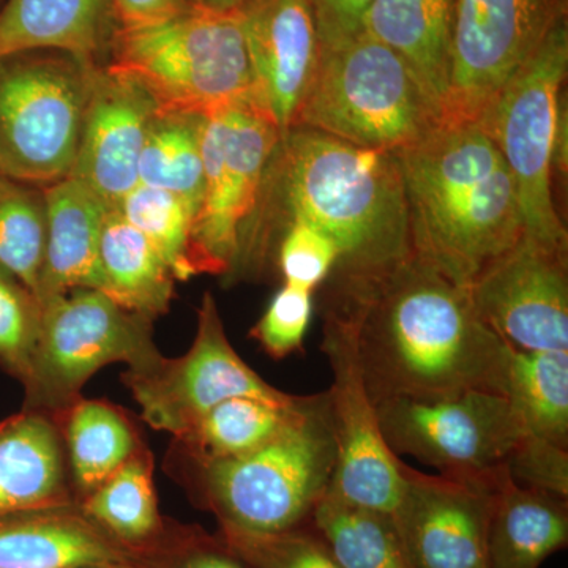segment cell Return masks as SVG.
I'll return each mask as SVG.
<instances>
[{
    "instance_id": "7402d4cb",
    "label": "cell",
    "mask_w": 568,
    "mask_h": 568,
    "mask_svg": "<svg viewBox=\"0 0 568 568\" xmlns=\"http://www.w3.org/2000/svg\"><path fill=\"white\" fill-rule=\"evenodd\" d=\"M71 503L78 500L58 422L26 409L0 422V518Z\"/></svg>"
},
{
    "instance_id": "60d3db41",
    "label": "cell",
    "mask_w": 568,
    "mask_h": 568,
    "mask_svg": "<svg viewBox=\"0 0 568 568\" xmlns=\"http://www.w3.org/2000/svg\"><path fill=\"white\" fill-rule=\"evenodd\" d=\"M193 6V0H112L118 31H134L160 24Z\"/></svg>"
},
{
    "instance_id": "ac0fdd59",
    "label": "cell",
    "mask_w": 568,
    "mask_h": 568,
    "mask_svg": "<svg viewBox=\"0 0 568 568\" xmlns=\"http://www.w3.org/2000/svg\"><path fill=\"white\" fill-rule=\"evenodd\" d=\"M254 97L280 133L293 129L320 58L308 0H252L241 10Z\"/></svg>"
},
{
    "instance_id": "d6a6232c",
    "label": "cell",
    "mask_w": 568,
    "mask_h": 568,
    "mask_svg": "<svg viewBox=\"0 0 568 568\" xmlns=\"http://www.w3.org/2000/svg\"><path fill=\"white\" fill-rule=\"evenodd\" d=\"M119 212L163 257L175 280L196 276L190 252L193 212L182 197L152 186H136L123 197Z\"/></svg>"
},
{
    "instance_id": "7a4b0ae2",
    "label": "cell",
    "mask_w": 568,
    "mask_h": 568,
    "mask_svg": "<svg viewBox=\"0 0 568 568\" xmlns=\"http://www.w3.org/2000/svg\"><path fill=\"white\" fill-rule=\"evenodd\" d=\"M353 323L373 403L488 392L506 396L511 349L477 315L469 290L416 254L372 278L331 283Z\"/></svg>"
},
{
    "instance_id": "44dd1931",
    "label": "cell",
    "mask_w": 568,
    "mask_h": 568,
    "mask_svg": "<svg viewBox=\"0 0 568 568\" xmlns=\"http://www.w3.org/2000/svg\"><path fill=\"white\" fill-rule=\"evenodd\" d=\"M115 32L112 0H7L0 10V58L61 51L102 67Z\"/></svg>"
},
{
    "instance_id": "8992f818",
    "label": "cell",
    "mask_w": 568,
    "mask_h": 568,
    "mask_svg": "<svg viewBox=\"0 0 568 568\" xmlns=\"http://www.w3.org/2000/svg\"><path fill=\"white\" fill-rule=\"evenodd\" d=\"M443 114L405 61L362 32L321 50L294 126L399 153L443 125Z\"/></svg>"
},
{
    "instance_id": "4fadbf2b",
    "label": "cell",
    "mask_w": 568,
    "mask_h": 568,
    "mask_svg": "<svg viewBox=\"0 0 568 568\" xmlns=\"http://www.w3.org/2000/svg\"><path fill=\"white\" fill-rule=\"evenodd\" d=\"M321 349L332 373L327 398L336 452L328 493L354 506L392 515L405 488L403 458L388 448L381 433L376 405L358 361L353 323L328 301Z\"/></svg>"
},
{
    "instance_id": "8d00e7d4",
    "label": "cell",
    "mask_w": 568,
    "mask_h": 568,
    "mask_svg": "<svg viewBox=\"0 0 568 568\" xmlns=\"http://www.w3.org/2000/svg\"><path fill=\"white\" fill-rule=\"evenodd\" d=\"M275 260L284 284L315 293L334 272L338 253L335 245L313 227L293 223L280 235Z\"/></svg>"
},
{
    "instance_id": "8fae6325",
    "label": "cell",
    "mask_w": 568,
    "mask_h": 568,
    "mask_svg": "<svg viewBox=\"0 0 568 568\" xmlns=\"http://www.w3.org/2000/svg\"><path fill=\"white\" fill-rule=\"evenodd\" d=\"M280 136L272 119L253 103L205 119L204 193L190 234L196 275L230 274Z\"/></svg>"
},
{
    "instance_id": "e575fe53",
    "label": "cell",
    "mask_w": 568,
    "mask_h": 568,
    "mask_svg": "<svg viewBox=\"0 0 568 568\" xmlns=\"http://www.w3.org/2000/svg\"><path fill=\"white\" fill-rule=\"evenodd\" d=\"M41 302L17 275L0 267V368L24 384L39 345Z\"/></svg>"
},
{
    "instance_id": "52a82bcc",
    "label": "cell",
    "mask_w": 568,
    "mask_h": 568,
    "mask_svg": "<svg viewBox=\"0 0 568 568\" xmlns=\"http://www.w3.org/2000/svg\"><path fill=\"white\" fill-rule=\"evenodd\" d=\"M568 26L560 24L497 97L478 125L504 156L517 186L525 235L567 250L568 235L552 194L555 168L566 171Z\"/></svg>"
},
{
    "instance_id": "4dcf8cb0",
    "label": "cell",
    "mask_w": 568,
    "mask_h": 568,
    "mask_svg": "<svg viewBox=\"0 0 568 568\" xmlns=\"http://www.w3.org/2000/svg\"><path fill=\"white\" fill-rule=\"evenodd\" d=\"M506 398L525 435L568 448V351L511 349Z\"/></svg>"
},
{
    "instance_id": "ab89813d",
    "label": "cell",
    "mask_w": 568,
    "mask_h": 568,
    "mask_svg": "<svg viewBox=\"0 0 568 568\" xmlns=\"http://www.w3.org/2000/svg\"><path fill=\"white\" fill-rule=\"evenodd\" d=\"M321 50L339 47L364 32L373 0H308Z\"/></svg>"
},
{
    "instance_id": "4316f807",
    "label": "cell",
    "mask_w": 568,
    "mask_h": 568,
    "mask_svg": "<svg viewBox=\"0 0 568 568\" xmlns=\"http://www.w3.org/2000/svg\"><path fill=\"white\" fill-rule=\"evenodd\" d=\"M80 504L115 540L145 555L162 544L173 526L160 514L153 458L145 446Z\"/></svg>"
},
{
    "instance_id": "f546056e",
    "label": "cell",
    "mask_w": 568,
    "mask_h": 568,
    "mask_svg": "<svg viewBox=\"0 0 568 568\" xmlns=\"http://www.w3.org/2000/svg\"><path fill=\"white\" fill-rule=\"evenodd\" d=\"M310 523L343 568H413L392 515L327 491Z\"/></svg>"
},
{
    "instance_id": "e0dca14e",
    "label": "cell",
    "mask_w": 568,
    "mask_h": 568,
    "mask_svg": "<svg viewBox=\"0 0 568 568\" xmlns=\"http://www.w3.org/2000/svg\"><path fill=\"white\" fill-rule=\"evenodd\" d=\"M159 106L132 78L97 67L85 104L80 144L69 178L119 209L140 183L138 166L149 125Z\"/></svg>"
},
{
    "instance_id": "277c9868",
    "label": "cell",
    "mask_w": 568,
    "mask_h": 568,
    "mask_svg": "<svg viewBox=\"0 0 568 568\" xmlns=\"http://www.w3.org/2000/svg\"><path fill=\"white\" fill-rule=\"evenodd\" d=\"M336 463L327 392L304 395L293 418L264 446L242 457L193 462L183 478L223 532H283L312 521Z\"/></svg>"
},
{
    "instance_id": "2e32d148",
    "label": "cell",
    "mask_w": 568,
    "mask_h": 568,
    "mask_svg": "<svg viewBox=\"0 0 568 568\" xmlns=\"http://www.w3.org/2000/svg\"><path fill=\"white\" fill-rule=\"evenodd\" d=\"M392 518L413 568H487L489 518L506 467L487 477L428 474L402 462Z\"/></svg>"
},
{
    "instance_id": "d590c367",
    "label": "cell",
    "mask_w": 568,
    "mask_h": 568,
    "mask_svg": "<svg viewBox=\"0 0 568 568\" xmlns=\"http://www.w3.org/2000/svg\"><path fill=\"white\" fill-rule=\"evenodd\" d=\"M313 316V293L283 284L252 328V338L272 358L287 357L304 349V339Z\"/></svg>"
},
{
    "instance_id": "ba28073f",
    "label": "cell",
    "mask_w": 568,
    "mask_h": 568,
    "mask_svg": "<svg viewBox=\"0 0 568 568\" xmlns=\"http://www.w3.org/2000/svg\"><path fill=\"white\" fill-rule=\"evenodd\" d=\"M41 302L39 345L24 381L22 409L58 420L81 398L99 369L129 365L149 373L164 358L153 342V321L95 290H71Z\"/></svg>"
},
{
    "instance_id": "9c48e42d",
    "label": "cell",
    "mask_w": 568,
    "mask_h": 568,
    "mask_svg": "<svg viewBox=\"0 0 568 568\" xmlns=\"http://www.w3.org/2000/svg\"><path fill=\"white\" fill-rule=\"evenodd\" d=\"M97 67L61 51L0 58V175L37 186L69 178Z\"/></svg>"
},
{
    "instance_id": "ffe728a7",
    "label": "cell",
    "mask_w": 568,
    "mask_h": 568,
    "mask_svg": "<svg viewBox=\"0 0 568 568\" xmlns=\"http://www.w3.org/2000/svg\"><path fill=\"white\" fill-rule=\"evenodd\" d=\"M47 242L37 297L40 301L71 290L103 293L100 244L106 205L73 178L43 186Z\"/></svg>"
},
{
    "instance_id": "6da1fadb",
    "label": "cell",
    "mask_w": 568,
    "mask_h": 568,
    "mask_svg": "<svg viewBox=\"0 0 568 568\" xmlns=\"http://www.w3.org/2000/svg\"><path fill=\"white\" fill-rule=\"evenodd\" d=\"M335 245L328 283L372 278L413 254L398 155L293 126L268 160L260 197L227 278L257 275L290 224Z\"/></svg>"
},
{
    "instance_id": "7bdbcfd3",
    "label": "cell",
    "mask_w": 568,
    "mask_h": 568,
    "mask_svg": "<svg viewBox=\"0 0 568 568\" xmlns=\"http://www.w3.org/2000/svg\"><path fill=\"white\" fill-rule=\"evenodd\" d=\"M88 568H149V567L142 566V564H106V566H97V567H88Z\"/></svg>"
},
{
    "instance_id": "9a60e30c",
    "label": "cell",
    "mask_w": 568,
    "mask_h": 568,
    "mask_svg": "<svg viewBox=\"0 0 568 568\" xmlns=\"http://www.w3.org/2000/svg\"><path fill=\"white\" fill-rule=\"evenodd\" d=\"M477 315L510 349L568 351L567 250L523 234L469 287Z\"/></svg>"
},
{
    "instance_id": "f35d334b",
    "label": "cell",
    "mask_w": 568,
    "mask_h": 568,
    "mask_svg": "<svg viewBox=\"0 0 568 568\" xmlns=\"http://www.w3.org/2000/svg\"><path fill=\"white\" fill-rule=\"evenodd\" d=\"M149 568H246L219 534L173 523L170 534L149 555Z\"/></svg>"
},
{
    "instance_id": "484cf974",
    "label": "cell",
    "mask_w": 568,
    "mask_h": 568,
    "mask_svg": "<svg viewBox=\"0 0 568 568\" xmlns=\"http://www.w3.org/2000/svg\"><path fill=\"white\" fill-rule=\"evenodd\" d=\"M71 488L81 503L136 454V428L119 407L103 399H78L58 418Z\"/></svg>"
},
{
    "instance_id": "7c38bea8",
    "label": "cell",
    "mask_w": 568,
    "mask_h": 568,
    "mask_svg": "<svg viewBox=\"0 0 568 568\" xmlns=\"http://www.w3.org/2000/svg\"><path fill=\"white\" fill-rule=\"evenodd\" d=\"M376 413L396 457L417 459L448 477L491 476L525 435L506 396L488 392L387 399L377 403Z\"/></svg>"
},
{
    "instance_id": "b9f144b4",
    "label": "cell",
    "mask_w": 568,
    "mask_h": 568,
    "mask_svg": "<svg viewBox=\"0 0 568 568\" xmlns=\"http://www.w3.org/2000/svg\"><path fill=\"white\" fill-rule=\"evenodd\" d=\"M196 6L215 11H241L248 6L252 0H193Z\"/></svg>"
},
{
    "instance_id": "f1b7e54d",
    "label": "cell",
    "mask_w": 568,
    "mask_h": 568,
    "mask_svg": "<svg viewBox=\"0 0 568 568\" xmlns=\"http://www.w3.org/2000/svg\"><path fill=\"white\" fill-rule=\"evenodd\" d=\"M204 115L156 111L142 148L141 185L182 197L193 219L204 193Z\"/></svg>"
},
{
    "instance_id": "74e56055",
    "label": "cell",
    "mask_w": 568,
    "mask_h": 568,
    "mask_svg": "<svg viewBox=\"0 0 568 568\" xmlns=\"http://www.w3.org/2000/svg\"><path fill=\"white\" fill-rule=\"evenodd\" d=\"M504 467L519 487L568 497V448L523 435Z\"/></svg>"
},
{
    "instance_id": "d4e9b609",
    "label": "cell",
    "mask_w": 568,
    "mask_h": 568,
    "mask_svg": "<svg viewBox=\"0 0 568 568\" xmlns=\"http://www.w3.org/2000/svg\"><path fill=\"white\" fill-rule=\"evenodd\" d=\"M100 268L103 294L129 312L155 321L170 312L175 278L151 242L119 212L104 216Z\"/></svg>"
},
{
    "instance_id": "d6986e66",
    "label": "cell",
    "mask_w": 568,
    "mask_h": 568,
    "mask_svg": "<svg viewBox=\"0 0 568 568\" xmlns=\"http://www.w3.org/2000/svg\"><path fill=\"white\" fill-rule=\"evenodd\" d=\"M149 555L115 540L80 503L0 518V568H88L142 564Z\"/></svg>"
},
{
    "instance_id": "83f0119b",
    "label": "cell",
    "mask_w": 568,
    "mask_h": 568,
    "mask_svg": "<svg viewBox=\"0 0 568 568\" xmlns=\"http://www.w3.org/2000/svg\"><path fill=\"white\" fill-rule=\"evenodd\" d=\"M302 399L304 395H294L287 403L246 396L226 399L175 439L179 452L183 458L193 462L242 457L278 435L293 418Z\"/></svg>"
},
{
    "instance_id": "3957f363",
    "label": "cell",
    "mask_w": 568,
    "mask_h": 568,
    "mask_svg": "<svg viewBox=\"0 0 568 568\" xmlns=\"http://www.w3.org/2000/svg\"><path fill=\"white\" fill-rule=\"evenodd\" d=\"M396 155L413 254L469 290L525 234L504 156L478 123H443Z\"/></svg>"
},
{
    "instance_id": "1f68e13d",
    "label": "cell",
    "mask_w": 568,
    "mask_h": 568,
    "mask_svg": "<svg viewBox=\"0 0 568 568\" xmlns=\"http://www.w3.org/2000/svg\"><path fill=\"white\" fill-rule=\"evenodd\" d=\"M47 242L43 186L0 175V267L37 295Z\"/></svg>"
},
{
    "instance_id": "cb8c5ba5",
    "label": "cell",
    "mask_w": 568,
    "mask_h": 568,
    "mask_svg": "<svg viewBox=\"0 0 568 568\" xmlns=\"http://www.w3.org/2000/svg\"><path fill=\"white\" fill-rule=\"evenodd\" d=\"M568 545V497L519 487L508 474L495 496L487 568H540Z\"/></svg>"
},
{
    "instance_id": "30bf717a",
    "label": "cell",
    "mask_w": 568,
    "mask_h": 568,
    "mask_svg": "<svg viewBox=\"0 0 568 568\" xmlns=\"http://www.w3.org/2000/svg\"><path fill=\"white\" fill-rule=\"evenodd\" d=\"M564 22L567 0H455L444 123L480 122Z\"/></svg>"
},
{
    "instance_id": "603a6c76",
    "label": "cell",
    "mask_w": 568,
    "mask_h": 568,
    "mask_svg": "<svg viewBox=\"0 0 568 568\" xmlns=\"http://www.w3.org/2000/svg\"><path fill=\"white\" fill-rule=\"evenodd\" d=\"M454 17L455 0H373L364 20V33L405 61L440 114L450 77Z\"/></svg>"
},
{
    "instance_id": "5bb4252c",
    "label": "cell",
    "mask_w": 568,
    "mask_h": 568,
    "mask_svg": "<svg viewBox=\"0 0 568 568\" xmlns=\"http://www.w3.org/2000/svg\"><path fill=\"white\" fill-rule=\"evenodd\" d=\"M123 383L141 407L142 420L159 432L181 437L212 407L226 399L287 403L294 395L271 384L244 362L227 338L219 305L203 295L197 331L189 353L166 358L149 373L126 372Z\"/></svg>"
},
{
    "instance_id": "836d02e7",
    "label": "cell",
    "mask_w": 568,
    "mask_h": 568,
    "mask_svg": "<svg viewBox=\"0 0 568 568\" xmlns=\"http://www.w3.org/2000/svg\"><path fill=\"white\" fill-rule=\"evenodd\" d=\"M216 534L246 568H343L312 523L263 536Z\"/></svg>"
},
{
    "instance_id": "5b68a950",
    "label": "cell",
    "mask_w": 568,
    "mask_h": 568,
    "mask_svg": "<svg viewBox=\"0 0 568 568\" xmlns=\"http://www.w3.org/2000/svg\"><path fill=\"white\" fill-rule=\"evenodd\" d=\"M106 67L136 81L159 111L211 118L257 106L241 11L194 3L160 24L118 31Z\"/></svg>"
}]
</instances>
